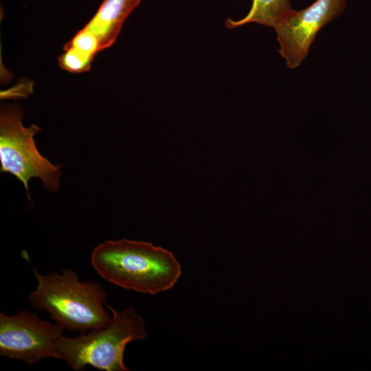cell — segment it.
Listing matches in <instances>:
<instances>
[{
  "instance_id": "277c9868",
  "label": "cell",
  "mask_w": 371,
  "mask_h": 371,
  "mask_svg": "<svg viewBox=\"0 0 371 371\" xmlns=\"http://www.w3.org/2000/svg\"><path fill=\"white\" fill-rule=\"evenodd\" d=\"M17 104H3L0 111L1 172L15 176L24 186L30 200L28 183L33 177L41 179L50 192L59 190L60 166L52 164L38 150L34 137L41 129L35 124L25 127Z\"/></svg>"
},
{
  "instance_id": "ba28073f",
  "label": "cell",
  "mask_w": 371,
  "mask_h": 371,
  "mask_svg": "<svg viewBox=\"0 0 371 371\" xmlns=\"http://www.w3.org/2000/svg\"><path fill=\"white\" fill-rule=\"evenodd\" d=\"M293 9L289 0H252V4L247 15L234 21L227 19L225 26L233 29L249 23L275 28Z\"/></svg>"
},
{
  "instance_id": "6da1fadb",
  "label": "cell",
  "mask_w": 371,
  "mask_h": 371,
  "mask_svg": "<svg viewBox=\"0 0 371 371\" xmlns=\"http://www.w3.org/2000/svg\"><path fill=\"white\" fill-rule=\"evenodd\" d=\"M90 258L101 278L143 294L157 295L170 290L182 273L171 251L146 241L108 240L95 246Z\"/></svg>"
},
{
  "instance_id": "7a4b0ae2",
  "label": "cell",
  "mask_w": 371,
  "mask_h": 371,
  "mask_svg": "<svg viewBox=\"0 0 371 371\" xmlns=\"http://www.w3.org/2000/svg\"><path fill=\"white\" fill-rule=\"evenodd\" d=\"M33 273L37 286L29 293L30 304L35 309L47 311L64 329L85 333L111 322L112 317L103 306L107 295L100 283L80 281L70 269L47 274L33 269Z\"/></svg>"
},
{
  "instance_id": "52a82bcc",
  "label": "cell",
  "mask_w": 371,
  "mask_h": 371,
  "mask_svg": "<svg viewBox=\"0 0 371 371\" xmlns=\"http://www.w3.org/2000/svg\"><path fill=\"white\" fill-rule=\"evenodd\" d=\"M141 0H103L98 10L84 26L95 34L100 50L111 47L121 27Z\"/></svg>"
},
{
  "instance_id": "9c48e42d",
  "label": "cell",
  "mask_w": 371,
  "mask_h": 371,
  "mask_svg": "<svg viewBox=\"0 0 371 371\" xmlns=\"http://www.w3.org/2000/svg\"><path fill=\"white\" fill-rule=\"evenodd\" d=\"M64 47L73 48L92 59L100 51L97 37L85 27L79 30Z\"/></svg>"
},
{
  "instance_id": "8992f818",
  "label": "cell",
  "mask_w": 371,
  "mask_h": 371,
  "mask_svg": "<svg viewBox=\"0 0 371 371\" xmlns=\"http://www.w3.org/2000/svg\"><path fill=\"white\" fill-rule=\"evenodd\" d=\"M346 0H316L301 10H293L274 28L279 53L290 69L297 68L306 58L318 32L340 16Z\"/></svg>"
},
{
  "instance_id": "5b68a950",
  "label": "cell",
  "mask_w": 371,
  "mask_h": 371,
  "mask_svg": "<svg viewBox=\"0 0 371 371\" xmlns=\"http://www.w3.org/2000/svg\"><path fill=\"white\" fill-rule=\"evenodd\" d=\"M64 330L26 310L13 315L0 312V355L27 364L59 359L57 341Z\"/></svg>"
},
{
  "instance_id": "3957f363",
  "label": "cell",
  "mask_w": 371,
  "mask_h": 371,
  "mask_svg": "<svg viewBox=\"0 0 371 371\" xmlns=\"http://www.w3.org/2000/svg\"><path fill=\"white\" fill-rule=\"evenodd\" d=\"M111 321L106 326L71 337L63 335L57 341L59 359L74 371L85 366L104 371H129L124 363L126 345L146 337L143 318L133 308L117 311L109 304Z\"/></svg>"
},
{
  "instance_id": "30bf717a",
  "label": "cell",
  "mask_w": 371,
  "mask_h": 371,
  "mask_svg": "<svg viewBox=\"0 0 371 371\" xmlns=\"http://www.w3.org/2000/svg\"><path fill=\"white\" fill-rule=\"evenodd\" d=\"M93 59L71 47H65L58 57L59 66L71 73H82L89 70Z\"/></svg>"
}]
</instances>
